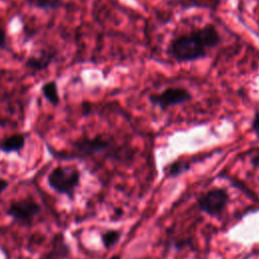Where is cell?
I'll use <instances>...</instances> for the list:
<instances>
[{
  "instance_id": "1",
  "label": "cell",
  "mask_w": 259,
  "mask_h": 259,
  "mask_svg": "<svg viewBox=\"0 0 259 259\" xmlns=\"http://www.w3.org/2000/svg\"><path fill=\"white\" fill-rule=\"evenodd\" d=\"M221 41L222 37L217 27L207 24L173 38L168 53L178 63L193 62L205 58L208 51L219 46Z\"/></svg>"
},
{
  "instance_id": "2",
  "label": "cell",
  "mask_w": 259,
  "mask_h": 259,
  "mask_svg": "<svg viewBox=\"0 0 259 259\" xmlns=\"http://www.w3.org/2000/svg\"><path fill=\"white\" fill-rule=\"evenodd\" d=\"M52 152V151H51ZM53 156L63 159H72L73 157H92L101 156L112 159L117 162L126 163L132 161L134 150L125 145H119L114 139L102 135L94 137H82L72 143L71 153L52 152Z\"/></svg>"
},
{
  "instance_id": "3",
  "label": "cell",
  "mask_w": 259,
  "mask_h": 259,
  "mask_svg": "<svg viewBox=\"0 0 259 259\" xmlns=\"http://www.w3.org/2000/svg\"><path fill=\"white\" fill-rule=\"evenodd\" d=\"M81 172L74 165H59L51 170L47 182L55 192L74 199L75 192L80 185Z\"/></svg>"
},
{
  "instance_id": "4",
  "label": "cell",
  "mask_w": 259,
  "mask_h": 259,
  "mask_svg": "<svg viewBox=\"0 0 259 259\" xmlns=\"http://www.w3.org/2000/svg\"><path fill=\"white\" fill-rule=\"evenodd\" d=\"M230 201V195L224 187H212L196 198V204L203 213L218 218L227 208Z\"/></svg>"
},
{
  "instance_id": "5",
  "label": "cell",
  "mask_w": 259,
  "mask_h": 259,
  "mask_svg": "<svg viewBox=\"0 0 259 259\" xmlns=\"http://www.w3.org/2000/svg\"><path fill=\"white\" fill-rule=\"evenodd\" d=\"M40 211V205L32 197L13 200L6 208V214L22 226H30Z\"/></svg>"
},
{
  "instance_id": "6",
  "label": "cell",
  "mask_w": 259,
  "mask_h": 259,
  "mask_svg": "<svg viewBox=\"0 0 259 259\" xmlns=\"http://www.w3.org/2000/svg\"><path fill=\"white\" fill-rule=\"evenodd\" d=\"M192 99V94L184 87H168L157 94H152L149 101L165 110L170 107L183 104Z\"/></svg>"
},
{
  "instance_id": "7",
  "label": "cell",
  "mask_w": 259,
  "mask_h": 259,
  "mask_svg": "<svg viewBox=\"0 0 259 259\" xmlns=\"http://www.w3.org/2000/svg\"><path fill=\"white\" fill-rule=\"evenodd\" d=\"M57 55L58 52L55 49H42L38 53L28 56L24 61V67L33 73L44 71L53 64Z\"/></svg>"
},
{
  "instance_id": "8",
  "label": "cell",
  "mask_w": 259,
  "mask_h": 259,
  "mask_svg": "<svg viewBox=\"0 0 259 259\" xmlns=\"http://www.w3.org/2000/svg\"><path fill=\"white\" fill-rule=\"evenodd\" d=\"M69 246L67 245L64 237L61 234H58L54 237L51 250L39 256L37 259H66L69 257Z\"/></svg>"
},
{
  "instance_id": "9",
  "label": "cell",
  "mask_w": 259,
  "mask_h": 259,
  "mask_svg": "<svg viewBox=\"0 0 259 259\" xmlns=\"http://www.w3.org/2000/svg\"><path fill=\"white\" fill-rule=\"evenodd\" d=\"M25 141L26 135L23 133H17L5 137L0 141V151L6 154L20 152L25 146Z\"/></svg>"
},
{
  "instance_id": "10",
  "label": "cell",
  "mask_w": 259,
  "mask_h": 259,
  "mask_svg": "<svg viewBox=\"0 0 259 259\" xmlns=\"http://www.w3.org/2000/svg\"><path fill=\"white\" fill-rule=\"evenodd\" d=\"M40 92H41L42 96L45 97V99L48 102H50L52 105H54V106L59 105L61 98H60L58 84L55 80L45 82L40 87Z\"/></svg>"
},
{
  "instance_id": "11",
  "label": "cell",
  "mask_w": 259,
  "mask_h": 259,
  "mask_svg": "<svg viewBox=\"0 0 259 259\" xmlns=\"http://www.w3.org/2000/svg\"><path fill=\"white\" fill-rule=\"evenodd\" d=\"M121 237V232L119 230L110 229L101 234V242L105 249H111L114 247Z\"/></svg>"
},
{
  "instance_id": "12",
  "label": "cell",
  "mask_w": 259,
  "mask_h": 259,
  "mask_svg": "<svg viewBox=\"0 0 259 259\" xmlns=\"http://www.w3.org/2000/svg\"><path fill=\"white\" fill-rule=\"evenodd\" d=\"M189 168H190V163L184 160H177L167 166L165 173L168 177H176L182 174L183 172H185L186 170H188Z\"/></svg>"
},
{
  "instance_id": "13",
  "label": "cell",
  "mask_w": 259,
  "mask_h": 259,
  "mask_svg": "<svg viewBox=\"0 0 259 259\" xmlns=\"http://www.w3.org/2000/svg\"><path fill=\"white\" fill-rule=\"evenodd\" d=\"M28 4L41 10H57L63 5V0H27Z\"/></svg>"
},
{
  "instance_id": "14",
  "label": "cell",
  "mask_w": 259,
  "mask_h": 259,
  "mask_svg": "<svg viewBox=\"0 0 259 259\" xmlns=\"http://www.w3.org/2000/svg\"><path fill=\"white\" fill-rule=\"evenodd\" d=\"M10 49L6 29L2 22H0V51H8Z\"/></svg>"
},
{
  "instance_id": "15",
  "label": "cell",
  "mask_w": 259,
  "mask_h": 259,
  "mask_svg": "<svg viewBox=\"0 0 259 259\" xmlns=\"http://www.w3.org/2000/svg\"><path fill=\"white\" fill-rule=\"evenodd\" d=\"M251 131L253 132L254 136L259 140V110H256L254 112V115L251 120Z\"/></svg>"
},
{
  "instance_id": "16",
  "label": "cell",
  "mask_w": 259,
  "mask_h": 259,
  "mask_svg": "<svg viewBox=\"0 0 259 259\" xmlns=\"http://www.w3.org/2000/svg\"><path fill=\"white\" fill-rule=\"evenodd\" d=\"M250 163L252 165V167L254 169H257L259 170V153L253 155L251 158H250Z\"/></svg>"
},
{
  "instance_id": "17",
  "label": "cell",
  "mask_w": 259,
  "mask_h": 259,
  "mask_svg": "<svg viewBox=\"0 0 259 259\" xmlns=\"http://www.w3.org/2000/svg\"><path fill=\"white\" fill-rule=\"evenodd\" d=\"M8 185H9L8 180H6L4 178H0V195L4 192V190L8 187Z\"/></svg>"
},
{
  "instance_id": "18",
  "label": "cell",
  "mask_w": 259,
  "mask_h": 259,
  "mask_svg": "<svg viewBox=\"0 0 259 259\" xmlns=\"http://www.w3.org/2000/svg\"><path fill=\"white\" fill-rule=\"evenodd\" d=\"M108 259H121V257H120V255H118V254H115V255H112L110 258H108Z\"/></svg>"
},
{
  "instance_id": "19",
  "label": "cell",
  "mask_w": 259,
  "mask_h": 259,
  "mask_svg": "<svg viewBox=\"0 0 259 259\" xmlns=\"http://www.w3.org/2000/svg\"><path fill=\"white\" fill-rule=\"evenodd\" d=\"M256 1H257V2H258V3H259V0H256Z\"/></svg>"
}]
</instances>
